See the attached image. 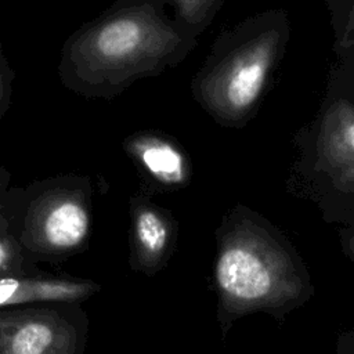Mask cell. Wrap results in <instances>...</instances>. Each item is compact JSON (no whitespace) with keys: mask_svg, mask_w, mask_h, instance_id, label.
<instances>
[{"mask_svg":"<svg viewBox=\"0 0 354 354\" xmlns=\"http://www.w3.org/2000/svg\"><path fill=\"white\" fill-rule=\"evenodd\" d=\"M195 35L163 12V3H113L72 32L62 44L58 77L87 98H113L142 77L177 64Z\"/></svg>","mask_w":354,"mask_h":354,"instance_id":"cell-1","label":"cell"},{"mask_svg":"<svg viewBox=\"0 0 354 354\" xmlns=\"http://www.w3.org/2000/svg\"><path fill=\"white\" fill-rule=\"evenodd\" d=\"M93 184L64 173L8 187L0 209L30 267L59 264L87 250L93 234Z\"/></svg>","mask_w":354,"mask_h":354,"instance_id":"cell-2","label":"cell"},{"mask_svg":"<svg viewBox=\"0 0 354 354\" xmlns=\"http://www.w3.org/2000/svg\"><path fill=\"white\" fill-rule=\"evenodd\" d=\"M288 37L279 12L250 19L220 37L194 80V94L218 122L238 126L260 102Z\"/></svg>","mask_w":354,"mask_h":354,"instance_id":"cell-3","label":"cell"},{"mask_svg":"<svg viewBox=\"0 0 354 354\" xmlns=\"http://www.w3.org/2000/svg\"><path fill=\"white\" fill-rule=\"evenodd\" d=\"M88 315L82 304L0 308V354H84Z\"/></svg>","mask_w":354,"mask_h":354,"instance_id":"cell-4","label":"cell"},{"mask_svg":"<svg viewBox=\"0 0 354 354\" xmlns=\"http://www.w3.org/2000/svg\"><path fill=\"white\" fill-rule=\"evenodd\" d=\"M318 166L339 187L354 191V105L335 100L325 111L317 134Z\"/></svg>","mask_w":354,"mask_h":354,"instance_id":"cell-5","label":"cell"},{"mask_svg":"<svg viewBox=\"0 0 354 354\" xmlns=\"http://www.w3.org/2000/svg\"><path fill=\"white\" fill-rule=\"evenodd\" d=\"M100 290L101 286L91 279L37 270L0 278V308L47 303L82 304Z\"/></svg>","mask_w":354,"mask_h":354,"instance_id":"cell-6","label":"cell"},{"mask_svg":"<svg viewBox=\"0 0 354 354\" xmlns=\"http://www.w3.org/2000/svg\"><path fill=\"white\" fill-rule=\"evenodd\" d=\"M124 152L138 170L162 185H180L189 176L184 152L170 140L152 131L129 136L123 142Z\"/></svg>","mask_w":354,"mask_h":354,"instance_id":"cell-7","label":"cell"},{"mask_svg":"<svg viewBox=\"0 0 354 354\" xmlns=\"http://www.w3.org/2000/svg\"><path fill=\"white\" fill-rule=\"evenodd\" d=\"M217 281L230 296L243 300L264 296L271 285L261 259L243 246H231L223 252L217 263Z\"/></svg>","mask_w":354,"mask_h":354,"instance_id":"cell-8","label":"cell"},{"mask_svg":"<svg viewBox=\"0 0 354 354\" xmlns=\"http://www.w3.org/2000/svg\"><path fill=\"white\" fill-rule=\"evenodd\" d=\"M130 212L134 264L148 267L162 256L169 239V225L160 210L144 196L131 198Z\"/></svg>","mask_w":354,"mask_h":354,"instance_id":"cell-9","label":"cell"},{"mask_svg":"<svg viewBox=\"0 0 354 354\" xmlns=\"http://www.w3.org/2000/svg\"><path fill=\"white\" fill-rule=\"evenodd\" d=\"M140 0H115V3H130ZM171 3L176 8V21L187 30L196 36L201 30L206 29L224 0H155Z\"/></svg>","mask_w":354,"mask_h":354,"instance_id":"cell-10","label":"cell"},{"mask_svg":"<svg viewBox=\"0 0 354 354\" xmlns=\"http://www.w3.org/2000/svg\"><path fill=\"white\" fill-rule=\"evenodd\" d=\"M35 271H37V268L28 264L19 243L10 232L7 220L0 209V278Z\"/></svg>","mask_w":354,"mask_h":354,"instance_id":"cell-11","label":"cell"},{"mask_svg":"<svg viewBox=\"0 0 354 354\" xmlns=\"http://www.w3.org/2000/svg\"><path fill=\"white\" fill-rule=\"evenodd\" d=\"M15 72L0 46V122L11 106Z\"/></svg>","mask_w":354,"mask_h":354,"instance_id":"cell-12","label":"cell"},{"mask_svg":"<svg viewBox=\"0 0 354 354\" xmlns=\"http://www.w3.org/2000/svg\"><path fill=\"white\" fill-rule=\"evenodd\" d=\"M353 46H354V0H351L347 19H346V24L340 33V37H339V47L342 50L351 48Z\"/></svg>","mask_w":354,"mask_h":354,"instance_id":"cell-13","label":"cell"},{"mask_svg":"<svg viewBox=\"0 0 354 354\" xmlns=\"http://www.w3.org/2000/svg\"><path fill=\"white\" fill-rule=\"evenodd\" d=\"M10 181H11V173L3 165H0V196L10 187Z\"/></svg>","mask_w":354,"mask_h":354,"instance_id":"cell-14","label":"cell"}]
</instances>
